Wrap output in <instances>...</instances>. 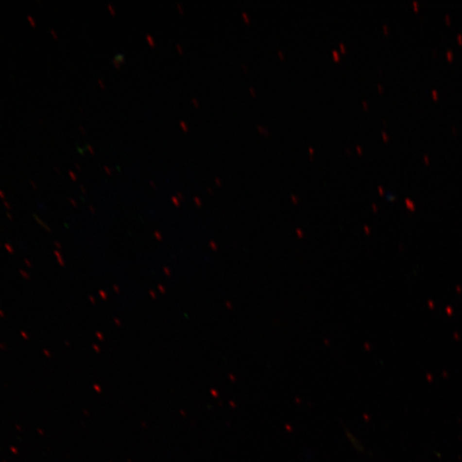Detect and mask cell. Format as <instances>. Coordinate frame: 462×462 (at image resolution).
<instances>
[{
  "mask_svg": "<svg viewBox=\"0 0 462 462\" xmlns=\"http://www.w3.org/2000/svg\"><path fill=\"white\" fill-rule=\"evenodd\" d=\"M4 248H5V249H6L8 252H9V254H11V255H13V254H14V249H13V247H12V246L10 245V244H4Z\"/></svg>",
  "mask_w": 462,
  "mask_h": 462,
  "instance_id": "obj_1",
  "label": "cell"
},
{
  "mask_svg": "<svg viewBox=\"0 0 462 462\" xmlns=\"http://www.w3.org/2000/svg\"><path fill=\"white\" fill-rule=\"evenodd\" d=\"M19 273H20V275H21L22 277H24L25 279H29V276L28 275V273H26L25 271L19 270Z\"/></svg>",
  "mask_w": 462,
  "mask_h": 462,
  "instance_id": "obj_2",
  "label": "cell"
},
{
  "mask_svg": "<svg viewBox=\"0 0 462 462\" xmlns=\"http://www.w3.org/2000/svg\"><path fill=\"white\" fill-rule=\"evenodd\" d=\"M24 263H25L26 265H28L29 267H32V264L29 261V259L25 258V259H24Z\"/></svg>",
  "mask_w": 462,
  "mask_h": 462,
  "instance_id": "obj_3",
  "label": "cell"
},
{
  "mask_svg": "<svg viewBox=\"0 0 462 462\" xmlns=\"http://www.w3.org/2000/svg\"><path fill=\"white\" fill-rule=\"evenodd\" d=\"M29 22H30V23H32V26H34H34H35V23L34 22V20H33V18L31 17L30 16H29Z\"/></svg>",
  "mask_w": 462,
  "mask_h": 462,
  "instance_id": "obj_4",
  "label": "cell"
},
{
  "mask_svg": "<svg viewBox=\"0 0 462 462\" xmlns=\"http://www.w3.org/2000/svg\"><path fill=\"white\" fill-rule=\"evenodd\" d=\"M4 204L5 205V207L7 208V209H11V205H10V204H9V203H7L6 201H4Z\"/></svg>",
  "mask_w": 462,
  "mask_h": 462,
  "instance_id": "obj_5",
  "label": "cell"
},
{
  "mask_svg": "<svg viewBox=\"0 0 462 462\" xmlns=\"http://www.w3.org/2000/svg\"><path fill=\"white\" fill-rule=\"evenodd\" d=\"M147 39H148V40H150L149 42H150V43L152 44V45H154V41H153V40H152V38H151L150 35H147Z\"/></svg>",
  "mask_w": 462,
  "mask_h": 462,
  "instance_id": "obj_6",
  "label": "cell"
},
{
  "mask_svg": "<svg viewBox=\"0 0 462 462\" xmlns=\"http://www.w3.org/2000/svg\"><path fill=\"white\" fill-rule=\"evenodd\" d=\"M4 316H5L4 312L0 309V317H1V318H4Z\"/></svg>",
  "mask_w": 462,
  "mask_h": 462,
  "instance_id": "obj_7",
  "label": "cell"
},
{
  "mask_svg": "<svg viewBox=\"0 0 462 462\" xmlns=\"http://www.w3.org/2000/svg\"><path fill=\"white\" fill-rule=\"evenodd\" d=\"M7 217L8 218H9V219H10V220H12V219H13V217H12V215H11V214H10V212H7Z\"/></svg>",
  "mask_w": 462,
  "mask_h": 462,
  "instance_id": "obj_8",
  "label": "cell"
},
{
  "mask_svg": "<svg viewBox=\"0 0 462 462\" xmlns=\"http://www.w3.org/2000/svg\"><path fill=\"white\" fill-rule=\"evenodd\" d=\"M0 197L2 198V199H4V197H5L4 193H3L1 190H0Z\"/></svg>",
  "mask_w": 462,
  "mask_h": 462,
  "instance_id": "obj_9",
  "label": "cell"
},
{
  "mask_svg": "<svg viewBox=\"0 0 462 462\" xmlns=\"http://www.w3.org/2000/svg\"><path fill=\"white\" fill-rule=\"evenodd\" d=\"M21 334H22V337H25V338H27V335H26V333H24L23 331H22V332H21Z\"/></svg>",
  "mask_w": 462,
  "mask_h": 462,
  "instance_id": "obj_10",
  "label": "cell"
},
{
  "mask_svg": "<svg viewBox=\"0 0 462 462\" xmlns=\"http://www.w3.org/2000/svg\"><path fill=\"white\" fill-rule=\"evenodd\" d=\"M51 33H52V34H53V35L55 36V38H57V35H56V33L54 32V31H53V30H52V29H51Z\"/></svg>",
  "mask_w": 462,
  "mask_h": 462,
  "instance_id": "obj_11",
  "label": "cell"
},
{
  "mask_svg": "<svg viewBox=\"0 0 462 462\" xmlns=\"http://www.w3.org/2000/svg\"><path fill=\"white\" fill-rule=\"evenodd\" d=\"M31 183H32V184H33V187H34V188H36L35 183H33L32 181H31Z\"/></svg>",
  "mask_w": 462,
  "mask_h": 462,
  "instance_id": "obj_12",
  "label": "cell"
},
{
  "mask_svg": "<svg viewBox=\"0 0 462 462\" xmlns=\"http://www.w3.org/2000/svg\"><path fill=\"white\" fill-rule=\"evenodd\" d=\"M0 245H1V244H0Z\"/></svg>",
  "mask_w": 462,
  "mask_h": 462,
  "instance_id": "obj_13",
  "label": "cell"
}]
</instances>
